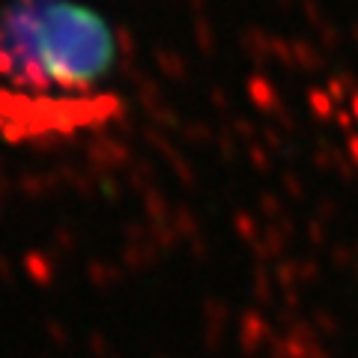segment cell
<instances>
[{"instance_id":"cell-1","label":"cell","mask_w":358,"mask_h":358,"mask_svg":"<svg viewBox=\"0 0 358 358\" xmlns=\"http://www.w3.org/2000/svg\"><path fill=\"white\" fill-rule=\"evenodd\" d=\"M120 39L81 0L0 3V81L33 93H81L114 72Z\"/></svg>"}]
</instances>
